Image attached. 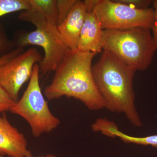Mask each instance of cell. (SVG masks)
Returning a JSON list of instances; mask_svg holds the SVG:
<instances>
[{
	"label": "cell",
	"mask_w": 157,
	"mask_h": 157,
	"mask_svg": "<svg viewBox=\"0 0 157 157\" xmlns=\"http://www.w3.org/2000/svg\"><path fill=\"white\" fill-rule=\"evenodd\" d=\"M136 70L103 50L92 66L94 81L104 108L123 113L134 126H142L135 106L133 79Z\"/></svg>",
	"instance_id": "obj_1"
},
{
	"label": "cell",
	"mask_w": 157,
	"mask_h": 157,
	"mask_svg": "<svg viewBox=\"0 0 157 157\" xmlns=\"http://www.w3.org/2000/svg\"><path fill=\"white\" fill-rule=\"evenodd\" d=\"M94 52L70 51L55 70L51 83L44 89L48 101L66 96L81 101L91 110L104 108L94 81Z\"/></svg>",
	"instance_id": "obj_2"
},
{
	"label": "cell",
	"mask_w": 157,
	"mask_h": 157,
	"mask_svg": "<svg viewBox=\"0 0 157 157\" xmlns=\"http://www.w3.org/2000/svg\"><path fill=\"white\" fill-rule=\"evenodd\" d=\"M150 30L140 27L104 30L103 50L136 71L146 70L156 51Z\"/></svg>",
	"instance_id": "obj_3"
},
{
	"label": "cell",
	"mask_w": 157,
	"mask_h": 157,
	"mask_svg": "<svg viewBox=\"0 0 157 157\" xmlns=\"http://www.w3.org/2000/svg\"><path fill=\"white\" fill-rule=\"evenodd\" d=\"M18 18L30 23L36 29L20 36L14 42L16 47L23 48L34 45L42 47L44 56L39 64L40 72L45 74L55 71L71 51L63 41L57 25L43 14L31 9L21 11Z\"/></svg>",
	"instance_id": "obj_4"
},
{
	"label": "cell",
	"mask_w": 157,
	"mask_h": 157,
	"mask_svg": "<svg viewBox=\"0 0 157 157\" xmlns=\"http://www.w3.org/2000/svg\"><path fill=\"white\" fill-rule=\"evenodd\" d=\"M39 64L34 66L28 86L10 112L22 117L29 124L35 137L52 132L60 121L51 112L48 102L42 94L39 84Z\"/></svg>",
	"instance_id": "obj_5"
},
{
	"label": "cell",
	"mask_w": 157,
	"mask_h": 157,
	"mask_svg": "<svg viewBox=\"0 0 157 157\" xmlns=\"http://www.w3.org/2000/svg\"><path fill=\"white\" fill-rule=\"evenodd\" d=\"M93 11L103 30L151 29L154 21V9H137L117 0H99Z\"/></svg>",
	"instance_id": "obj_6"
},
{
	"label": "cell",
	"mask_w": 157,
	"mask_h": 157,
	"mask_svg": "<svg viewBox=\"0 0 157 157\" xmlns=\"http://www.w3.org/2000/svg\"><path fill=\"white\" fill-rule=\"evenodd\" d=\"M43 57L36 48H30L0 66V87L14 101H18L20 90Z\"/></svg>",
	"instance_id": "obj_7"
},
{
	"label": "cell",
	"mask_w": 157,
	"mask_h": 157,
	"mask_svg": "<svg viewBox=\"0 0 157 157\" xmlns=\"http://www.w3.org/2000/svg\"><path fill=\"white\" fill-rule=\"evenodd\" d=\"M0 156L34 157L25 135L10 123L5 113L0 115Z\"/></svg>",
	"instance_id": "obj_8"
},
{
	"label": "cell",
	"mask_w": 157,
	"mask_h": 157,
	"mask_svg": "<svg viewBox=\"0 0 157 157\" xmlns=\"http://www.w3.org/2000/svg\"><path fill=\"white\" fill-rule=\"evenodd\" d=\"M86 13L84 1L77 0L67 17L57 25L63 41L72 51L77 50L80 32Z\"/></svg>",
	"instance_id": "obj_9"
},
{
	"label": "cell",
	"mask_w": 157,
	"mask_h": 157,
	"mask_svg": "<svg viewBox=\"0 0 157 157\" xmlns=\"http://www.w3.org/2000/svg\"><path fill=\"white\" fill-rule=\"evenodd\" d=\"M104 30L93 11H87L80 32L77 50L101 53L103 51L102 38Z\"/></svg>",
	"instance_id": "obj_10"
},
{
	"label": "cell",
	"mask_w": 157,
	"mask_h": 157,
	"mask_svg": "<svg viewBox=\"0 0 157 157\" xmlns=\"http://www.w3.org/2000/svg\"><path fill=\"white\" fill-rule=\"evenodd\" d=\"M101 131L102 135L109 137H119L125 143L135 144L144 146L151 145L157 147V135L144 137L130 136L120 131L116 124L113 121H108L104 124Z\"/></svg>",
	"instance_id": "obj_11"
},
{
	"label": "cell",
	"mask_w": 157,
	"mask_h": 157,
	"mask_svg": "<svg viewBox=\"0 0 157 157\" xmlns=\"http://www.w3.org/2000/svg\"><path fill=\"white\" fill-rule=\"evenodd\" d=\"M28 1L30 5L29 9L43 14L57 25V0H28Z\"/></svg>",
	"instance_id": "obj_12"
},
{
	"label": "cell",
	"mask_w": 157,
	"mask_h": 157,
	"mask_svg": "<svg viewBox=\"0 0 157 157\" xmlns=\"http://www.w3.org/2000/svg\"><path fill=\"white\" fill-rule=\"evenodd\" d=\"M28 0H0V17L18 11L29 10Z\"/></svg>",
	"instance_id": "obj_13"
},
{
	"label": "cell",
	"mask_w": 157,
	"mask_h": 157,
	"mask_svg": "<svg viewBox=\"0 0 157 157\" xmlns=\"http://www.w3.org/2000/svg\"><path fill=\"white\" fill-rule=\"evenodd\" d=\"M77 1V0H57V25L63 21Z\"/></svg>",
	"instance_id": "obj_14"
},
{
	"label": "cell",
	"mask_w": 157,
	"mask_h": 157,
	"mask_svg": "<svg viewBox=\"0 0 157 157\" xmlns=\"http://www.w3.org/2000/svg\"><path fill=\"white\" fill-rule=\"evenodd\" d=\"M17 48L14 41H10L0 26V57Z\"/></svg>",
	"instance_id": "obj_15"
},
{
	"label": "cell",
	"mask_w": 157,
	"mask_h": 157,
	"mask_svg": "<svg viewBox=\"0 0 157 157\" xmlns=\"http://www.w3.org/2000/svg\"><path fill=\"white\" fill-rule=\"evenodd\" d=\"M9 95L0 87V113L10 111L11 107L16 103Z\"/></svg>",
	"instance_id": "obj_16"
},
{
	"label": "cell",
	"mask_w": 157,
	"mask_h": 157,
	"mask_svg": "<svg viewBox=\"0 0 157 157\" xmlns=\"http://www.w3.org/2000/svg\"><path fill=\"white\" fill-rule=\"evenodd\" d=\"M119 2L139 9L149 8L153 1L150 0H117Z\"/></svg>",
	"instance_id": "obj_17"
},
{
	"label": "cell",
	"mask_w": 157,
	"mask_h": 157,
	"mask_svg": "<svg viewBox=\"0 0 157 157\" xmlns=\"http://www.w3.org/2000/svg\"><path fill=\"white\" fill-rule=\"evenodd\" d=\"M154 10V21L151 29L153 32V39L154 42L156 51H157V0L153 1Z\"/></svg>",
	"instance_id": "obj_18"
},
{
	"label": "cell",
	"mask_w": 157,
	"mask_h": 157,
	"mask_svg": "<svg viewBox=\"0 0 157 157\" xmlns=\"http://www.w3.org/2000/svg\"><path fill=\"white\" fill-rule=\"evenodd\" d=\"M23 48L20 47H17L14 50L11 51L9 53L6 54L3 56L0 57V66L5 63L6 62L9 61L10 59L12 58L13 57L17 55L18 54L21 53L24 51Z\"/></svg>",
	"instance_id": "obj_19"
},
{
	"label": "cell",
	"mask_w": 157,
	"mask_h": 157,
	"mask_svg": "<svg viewBox=\"0 0 157 157\" xmlns=\"http://www.w3.org/2000/svg\"><path fill=\"white\" fill-rule=\"evenodd\" d=\"M38 157H56L54 155L52 154H47L45 155L40 156Z\"/></svg>",
	"instance_id": "obj_20"
}]
</instances>
